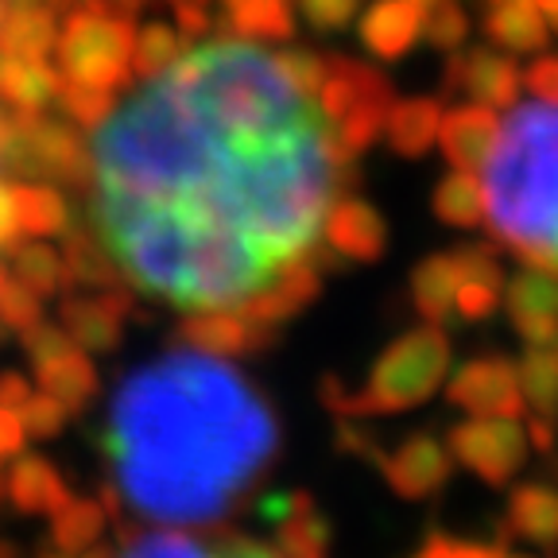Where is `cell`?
Masks as SVG:
<instances>
[{"label": "cell", "instance_id": "cell-1", "mask_svg": "<svg viewBox=\"0 0 558 558\" xmlns=\"http://www.w3.org/2000/svg\"><path fill=\"white\" fill-rule=\"evenodd\" d=\"M89 233L140 295L244 314L323 260L349 156L276 54L221 35L89 129Z\"/></svg>", "mask_w": 558, "mask_h": 558}, {"label": "cell", "instance_id": "cell-2", "mask_svg": "<svg viewBox=\"0 0 558 558\" xmlns=\"http://www.w3.org/2000/svg\"><path fill=\"white\" fill-rule=\"evenodd\" d=\"M117 497L151 523L229 515L279 453V423L233 357L167 349L117 384L101 427Z\"/></svg>", "mask_w": 558, "mask_h": 558}, {"label": "cell", "instance_id": "cell-3", "mask_svg": "<svg viewBox=\"0 0 558 558\" xmlns=\"http://www.w3.org/2000/svg\"><path fill=\"white\" fill-rule=\"evenodd\" d=\"M488 233L558 276V101H523L500 121L481 163Z\"/></svg>", "mask_w": 558, "mask_h": 558}, {"label": "cell", "instance_id": "cell-4", "mask_svg": "<svg viewBox=\"0 0 558 558\" xmlns=\"http://www.w3.org/2000/svg\"><path fill=\"white\" fill-rule=\"evenodd\" d=\"M453 349L442 326L427 323L418 330H408L384 349L380 357L368 368V380L361 392L345 388V384H323V400L341 418H368V415H400L418 403H427L430 396L446 384L450 373Z\"/></svg>", "mask_w": 558, "mask_h": 558}, {"label": "cell", "instance_id": "cell-5", "mask_svg": "<svg viewBox=\"0 0 558 558\" xmlns=\"http://www.w3.org/2000/svg\"><path fill=\"white\" fill-rule=\"evenodd\" d=\"M132 39H136L132 16L97 9L86 0L78 12L62 20L59 35H54V59H59L62 82L117 97L132 82Z\"/></svg>", "mask_w": 558, "mask_h": 558}, {"label": "cell", "instance_id": "cell-6", "mask_svg": "<svg viewBox=\"0 0 558 558\" xmlns=\"http://www.w3.org/2000/svg\"><path fill=\"white\" fill-rule=\"evenodd\" d=\"M0 163L12 174L39 179V183L86 186L89 179V144L82 140L78 124L66 117L54 121L47 113H12L0 132Z\"/></svg>", "mask_w": 558, "mask_h": 558}, {"label": "cell", "instance_id": "cell-7", "mask_svg": "<svg viewBox=\"0 0 558 558\" xmlns=\"http://www.w3.org/2000/svg\"><path fill=\"white\" fill-rule=\"evenodd\" d=\"M388 105H392V82L384 78L373 62L345 59V54L326 59L318 109L326 113L333 136L349 156L373 148V140L384 129V117H388Z\"/></svg>", "mask_w": 558, "mask_h": 558}, {"label": "cell", "instance_id": "cell-8", "mask_svg": "<svg viewBox=\"0 0 558 558\" xmlns=\"http://www.w3.org/2000/svg\"><path fill=\"white\" fill-rule=\"evenodd\" d=\"M453 465H465L485 485H508L527 465V427L508 415H470L446 438Z\"/></svg>", "mask_w": 558, "mask_h": 558}, {"label": "cell", "instance_id": "cell-9", "mask_svg": "<svg viewBox=\"0 0 558 558\" xmlns=\"http://www.w3.org/2000/svg\"><path fill=\"white\" fill-rule=\"evenodd\" d=\"M109 558H283L276 543L236 532H194L179 523H159L151 532H129Z\"/></svg>", "mask_w": 558, "mask_h": 558}, {"label": "cell", "instance_id": "cell-10", "mask_svg": "<svg viewBox=\"0 0 558 558\" xmlns=\"http://www.w3.org/2000/svg\"><path fill=\"white\" fill-rule=\"evenodd\" d=\"M446 400L462 408L465 415H508L520 418L527 411L520 392L515 361L485 353V357L465 361L458 373L446 380Z\"/></svg>", "mask_w": 558, "mask_h": 558}, {"label": "cell", "instance_id": "cell-11", "mask_svg": "<svg viewBox=\"0 0 558 558\" xmlns=\"http://www.w3.org/2000/svg\"><path fill=\"white\" fill-rule=\"evenodd\" d=\"M380 465L384 481L396 497L403 500H427L438 488H446L453 473V453L435 435H411L396 442L392 450H376L373 458Z\"/></svg>", "mask_w": 558, "mask_h": 558}, {"label": "cell", "instance_id": "cell-12", "mask_svg": "<svg viewBox=\"0 0 558 558\" xmlns=\"http://www.w3.org/2000/svg\"><path fill=\"white\" fill-rule=\"evenodd\" d=\"M520 89L523 78L515 62L488 47H470L465 54H453L446 62L442 94H465L470 101L488 105V109H512Z\"/></svg>", "mask_w": 558, "mask_h": 558}, {"label": "cell", "instance_id": "cell-13", "mask_svg": "<svg viewBox=\"0 0 558 558\" xmlns=\"http://www.w3.org/2000/svg\"><path fill=\"white\" fill-rule=\"evenodd\" d=\"M508 318L527 345H558V276L543 268H527L508 283Z\"/></svg>", "mask_w": 558, "mask_h": 558}, {"label": "cell", "instance_id": "cell-14", "mask_svg": "<svg viewBox=\"0 0 558 558\" xmlns=\"http://www.w3.org/2000/svg\"><path fill=\"white\" fill-rule=\"evenodd\" d=\"M323 248H330L341 260L373 264L388 248V221L365 198H338L326 214Z\"/></svg>", "mask_w": 558, "mask_h": 558}, {"label": "cell", "instance_id": "cell-15", "mask_svg": "<svg viewBox=\"0 0 558 558\" xmlns=\"http://www.w3.org/2000/svg\"><path fill=\"white\" fill-rule=\"evenodd\" d=\"M59 326L86 353H109L124 333V295L121 291H97V295L62 299Z\"/></svg>", "mask_w": 558, "mask_h": 558}, {"label": "cell", "instance_id": "cell-16", "mask_svg": "<svg viewBox=\"0 0 558 558\" xmlns=\"http://www.w3.org/2000/svg\"><path fill=\"white\" fill-rule=\"evenodd\" d=\"M497 109L488 105H458V109H446L442 121H438V148H442L446 163L462 167V171H481L493 140H497Z\"/></svg>", "mask_w": 558, "mask_h": 558}, {"label": "cell", "instance_id": "cell-17", "mask_svg": "<svg viewBox=\"0 0 558 558\" xmlns=\"http://www.w3.org/2000/svg\"><path fill=\"white\" fill-rule=\"evenodd\" d=\"M268 523L276 527V547L283 558H326L330 550V527L318 515L306 493H288L268 505Z\"/></svg>", "mask_w": 558, "mask_h": 558}, {"label": "cell", "instance_id": "cell-18", "mask_svg": "<svg viewBox=\"0 0 558 558\" xmlns=\"http://www.w3.org/2000/svg\"><path fill=\"white\" fill-rule=\"evenodd\" d=\"M423 9L411 0H373L361 16V44L380 62H396L418 44Z\"/></svg>", "mask_w": 558, "mask_h": 558}, {"label": "cell", "instance_id": "cell-19", "mask_svg": "<svg viewBox=\"0 0 558 558\" xmlns=\"http://www.w3.org/2000/svg\"><path fill=\"white\" fill-rule=\"evenodd\" d=\"M179 333L186 338V345L218 353V357H241L271 338L236 311H186Z\"/></svg>", "mask_w": 558, "mask_h": 558}, {"label": "cell", "instance_id": "cell-20", "mask_svg": "<svg viewBox=\"0 0 558 558\" xmlns=\"http://www.w3.org/2000/svg\"><path fill=\"white\" fill-rule=\"evenodd\" d=\"M62 74L47 59H16L0 51V105L12 113H44L54 105Z\"/></svg>", "mask_w": 558, "mask_h": 558}, {"label": "cell", "instance_id": "cell-21", "mask_svg": "<svg viewBox=\"0 0 558 558\" xmlns=\"http://www.w3.org/2000/svg\"><path fill=\"white\" fill-rule=\"evenodd\" d=\"M438 121H442V101L438 97H403V101L388 105L380 132L396 156L418 159L435 148Z\"/></svg>", "mask_w": 558, "mask_h": 558}, {"label": "cell", "instance_id": "cell-22", "mask_svg": "<svg viewBox=\"0 0 558 558\" xmlns=\"http://www.w3.org/2000/svg\"><path fill=\"white\" fill-rule=\"evenodd\" d=\"M59 20L44 0H12L0 20V51L16 59H47L54 51Z\"/></svg>", "mask_w": 558, "mask_h": 558}, {"label": "cell", "instance_id": "cell-23", "mask_svg": "<svg viewBox=\"0 0 558 558\" xmlns=\"http://www.w3.org/2000/svg\"><path fill=\"white\" fill-rule=\"evenodd\" d=\"M4 497L27 515H51L70 500V488L62 473L54 470L47 458H20L9 473H4Z\"/></svg>", "mask_w": 558, "mask_h": 558}, {"label": "cell", "instance_id": "cell-24", "mask_svg": "<svg viewBox=\"0 0 558 558\" xmlns=\"http://www.w3.org/2000/svg\"><path fill=\"white\" fill-rule=\"evenodd\" d=\"M485 35L512 54L543 51L550 39L547 16L532 0H485Z\"/></svg>", "mask_w": 558, "mask_h": 558}, {"label": "cell", "instance_id": "cell-25", "mask_svg": "<svg viewBox=\"0 0 558 558\" xmlns=\"http://www.w3.org/2000/svg\"><path fill=\"white\" fill-rule=\"evenodd\" d=\"M35 380H39V392L54 396L66 411H82L97 392L94 361H89V353L78 345L62 349L51 361L35 365Z\"/></svg>", "mask_w": 558, "mask_h": 558}, {"label": "cell", "instance_id": "cell-26", "mask_svg": "<svg viewBox=\"0 0 558 558\" xmlns=\"http://www.w3.org/2000/svg\"><path fill=\"white\" fill-rule=\"evenodd\" d=\"M462 283V264L453 253H435L411 271V303L427 323L442 326L453 318V291Z\"/></svg>", "mask_w": 558, "mask_h": 558}, {"label": "cell", "instance_id": "cell-27", "mask_svg": "<svg viewBox=\"0 0 558 558\" xmlns=\"http://www.w3.org/2000/svg\"><path fill=\"white\" fill-rule=\"evenodd\" d=\"M9 194L20 236H54L70 229V209L62 191L32 179V183H9Z\"/></svg>", "mask_w": 558, "mask_h": 558}, {"label": "cell", "instance_id": "cell-28", "mask_svg": "<svg viewBox=\"0 0 558 558\" xmlns=\"http://www.w3.org/2000/svg\"><path fill=\"white\" fill-rule=\"evenodd\" d=\"M508 527L535 547H558V488L520 485L508 497Z\"/></svg>", "mask_w": 558, "mask_h": 558}, {"label": "cell", "instance_id": "cell-29", "mask_svg": "<svg viewBox=\"0 0 558 558\" xmlns=\"http://www.w3.org/2000/svg\"><path fill=\"white\" fill-rule=\"evenodd\" d=\"M221 35H236V39H291L295 35V4L291 0H229Z\"/></svg>", "mask_w": 558, "mask_h": 558}, {"label": "cell", "instance_id": "cell-30", "mask_svg": "<svg viewBox=\"0 0 558 558\" xmlns=\"http://www.w3.org/2000/svg\"><path fill=\"white\" fill-rule=\"evenodd\" d=\"M16 283H24L27 291H35L39 299L47 295H62L70 279V268L62 260V253L54 244H47V236H32L27 244H12V271H9Z\"/></svg>", "mask_w": 558, "mask_h": 558}, {"label": "cell", "instance_id": "cell-31", "mask_svg": "<svg viewBox=\"0 0 558 558\" xmlns=\"http://www.w3.org/2000/svg\"><path fill=\"white\" fill-rule=\"evenodd\" d=\"M430 209L442 226L453 229H477L485 221V194H481L477 171H462L450 167V174H442V183L430 194Z\"/></svg>", "mask_w": 558, "mask_h": 558}, {"label": "cell", "instance_id": "cell-32", "mask_svg": "<svg viewBox=\"0 0 558 558\" xmlns=\"http://www.w3.org/2000/svg\"><path fill=\"white\" fill-rule=\"evenodd\" d=\"M109 512H105L101 500L89 497H70L59 512H51V539L59 547V555L78 558L86 550H94V543L101 539Z\"/></svg>", "mask_w": 558, "mask_h": 558}, {"label": "cell", "instance_id": "cell-33", "mask_svg": "<svg viewBox=\"0 0 558 558\" xmlns=\"http://www.w3.org/2000/svg\"><path fill=\"white\" fill-rule=\"evenodd\" d=\"M515 376H520L523 403H527L535 415H555L558 411V349L532 345L523 353V361H515Z\"/></svg>", "mask_w": 558, "mask_h": 558}, {"label": "cell", "instance_id": "cell-34", "mask_svg": "<svg viewBox=\"0 0 558 558\" xmlns=\"http://www.w3.org/2000/svg\"><path fill=\"white\" fill-rule=\"evenodd\" d=\"M183 32H174L171 24H148L132 39V78H156L183 54Z\"/></svg>", "mask_w": 558, "mask_h": 558}, {"label": "cell", "instance_id": "cell-35", "mask_svg": "<svg viewBox=\"0 0 558 558\" xmlns=\"http://www.w3.org/2000/svg\"><path fill=\"white\" fill-rule=\"evenodd\" d=\"M62 260L70 268L74 283H97V288H109L113 283V264L105 256V248L94 241V233H70L66 229V248H62Z\"/></svg>", "mask_w": 558, "mask_h": 558}, {"label": "cell", "instance_id": "cell-36", "mask_svg": "<svg viewBox=\"0 0 558 558\" xmlns=\"http://www.w3.org/2000/svg\"><path fill=\"white\" fill-rule=\"evenodd\" d=\"M470 35V16L458 0H430L423 9V39L438 51H458Z\"/></svg>", "mask_w": 558, "mask_h": 558}, {"label": "cell", "instance_id": "cell-37", "mask_svg": "<svg viewBox=\"0 0 558 558\" xmlns=\"http://www.w3.org/2000/svg\"><path fill=\"white\" fill-rule=\"evenodd\" d=\"M54 105H59V113L66 117L70 124H78V129H94V124H101L105 117H109V109H113V94H101V89L62 82L59 94H54Z\"/></svg>", "mask_w": 558, "mask_h": 558}, {"label": "cell", "instance_id": "cell-38", "mask_svg": "<svg viewBox=\"0 0 558 558\" xmlns=\"http://www.w3.org/2000/svg\"><path fill=\"white\" fill-rule=\"evenodd\" d=\"M500 295H505V291H500L497 279L462 276V283L453 291V318H462V323H485L488 314H497Z\"/></svg>", "mask_w": 558, "mask_h": 558}, {"label": "cell", "instance_id": "cell-39", "mask_svg": "<svg viewBox=\"0 0 558 558\" xmlns=\"http://www.w3.org/2000/svg\"><path fill=\"white\" fill-rule=\"evenodd\" d=\"M39 318H44V299L35 295V291H27L24 283H16L12 276L4 279V288H0V326L24 333Z\"/></svg>", "mask_w": 558, "mask_h": 558}, {"label": "cell", "instance_id": "cell-40", "mask_svg": "<svg viewBox=\"0 0 558 558\" xmlns=\"http://www.w3.org/2000/svg\"><path fill=\"white\" fill-rule=\"evenodd\" d=\"M16 415H20V423H24V430L32 438H54L62 427H66V415L70 411L62 408L54 396H47V392H32L24 403L16 408Z\"/></svg>", "mask_w": 558, "mask_h": 558}, {"label": "cell", "instance_id": "cell-41", "mask_svg": "<svg viewBox=\"0 0 558 558\" xmlns=\"http://www.w3.org/2000/svg\"><path fill=\"white\" fill-rule=\"evenodd\" d=\"M276 59H279V66L288 70V78L295 82L303 94L318 97V86H323V78H326V59H323V54L291 47V51H279Z\"/></svg>", "mask_w": 558, "mask_h": 558}, {"label": "cell", "instance_id": "cell-42", "mask_svg": "<svg viewBox=\"0 0 558 558\" xmlns=\"http://www.w3.org/2000/svg\"><path fill=\"white\" fill-rule=\"evenodd\" d=\"M361 0H299V12L314 32H341L349 20L357 16Z\"/></svg>", "mask_w": 558, "mask_h": 558}, {"label": "cell", "instance_id": "cell-43", "mask_svg": "<svg viewBox=\"0 0 558 558\" xmlns=\"http://www.w3.org/2000/svg\"><path fill=\"white\" fill-rule=\"evenodd\" d=\"M415 558H515V555H505V550H493V547H481V543L453 539V535H430V539L415 550Z\"/></svg>", "mask_w": 558, "mask_h": 558}, {"label": "cell", "instance_id": "cell-44", "mask_svg": "<svg viewBox=\"0 0 558 558\" xmlns=\"http://www.w3.org/2000/svg\"><path fill=\"white\" fill-rule=\"evenodd\" d=\"M520 78H523V86L539 97V101H558V59H555V54L532 62V66L523 70Z\"/></svg>", "mask_w": 558, "mask_h": 558}, {"label": "cell", "instance_id": "cell-45", "mask_svg": "<svg viewBox=\"0 0 558 558\" xmlns=\"http://www.w3.org/2000/svg\"><path fill=\"white\" fill-rule=\"evenodd\" d=\"M24 442H27V430H24V423H20L16 408H4V403H0V462H4V458H16V453L24 450Z\"/></svg>", "mask_w": 558, "mask_h": 558}, {"label": "cell", "instance_id": "cell-46", "mask_svg": "<svg viewBox=\"0 0 558 558\" xmlns=\"http://www.w3.org/2000/svg\"><path fill=\"white\" fill-rule=\"evenodd\" d=\"M174 20L186 32V39L209 32V16L202 12V0H174Z\"/></svg>", "mask_w": 558, "mask_h": 558}, {"label": "cell", "instance_id": "cell-47", "mask_svg": "<svg viewBox=\"0 0 558 558\" xmlns=\"http://www.w3.org/2000/svg\"><path fill=\"white\" fill-rule=\"evenodd\" d=\"M35 388L20 373H0V403H4V408H20Z\"/></svg>", "mask_w": 558, "mask_h": 558}, {"label": "cell", "instance_id": "cell-48", "mask_svg": "<svg viewBox=\"0 0 558 558\" xmlns=\"http://www.w3.org/2000/svg\"><path fill=\"white\" fill-rule=\"evenodd\" d=\"M20 236L16 229V218H12V194H9V183L0 179V248H12Z\"/></svg>", "mask_w": 558, "mask_h": 558}, {"label": "cell", "instance_id": "cell-49", "mask_svg": "<svg viewBox=\"0 0 558 558\" xmlns=\"http://www.w3.org/2000/svg\"><path fill=\"white\" fill-rule=\"evenodd\" d=\"M532 4L550 20V24H558V0H532Z\"/></svg>", "mask_w": 558, "mask_h": 558}, {"label": "cell", "instance_id": "cell-50", "mask_svg": "<svg viewBox=\"0 0 558 558\" xmlns=\"http://www.w3.org/2000/svg\"><path fill=\"white\" fill-rule=\"evenodd\" d=\"M0 558H16V550H12L9 543H0Z\"/></svg>", "mask_w": 558, "mask_h": 558}, {"label": "cell", "instance_id": "cell-51", "mask_svg": "<svg viewBox=\"0 0 558 558\" xmlns=\"http://www.w3.org/2000/svg\"><path fill=\"white\" fill-rule=\"evenodd\" d=\"M4 12H9V0H0V20H4Z\"/></svg>", "mask_w": 558, "mask_h": 558}, {"label": "cell", "instance_id": "cell-52", "mask_svg": "<svg viewBox=\"0 0 558 558\" xmlns=\"http://www.w3.org/2000/svg\"><path fill=\"white\" fill-rule=\"evenodd\" d=\"M0 500H4V470H0Z\"/></svg>", "mask_w": 558, "mask_h": 558}, {"label": "cell", "instance_id": "cell-53", "mask_svg": "<svg viewBox=\"0 0 558 558\" xmlns=\"http://www.w3.org/2000/svg\"><path fill=\"white\" fill-rule=\"evenodd\" d=\"M411 4H418V9H427V4H430V0H411Z\"/></svg>", "mask_w": 558, "mask_h": 558}, {"label": "cell", "instance_id": "cell-54", "mask_svg": "<svg viewBox=\"0 0 558 558\" xmlns=\"http://www.w3.org/2000/svg\"><path fill=\"white\" fill-rule=\"evenodd\" d=\"M4 279H9V271H4V268H0V288H4Z\"/></svg>", "mask_w": 558, "mask_h": 558}, {"label": "cell", "instance_id": "cell-55", "mask_svg": "<svg viewBox=\"0 0 558 558\" xmlns=\"http://www.w3.org/2000/svg\"><path fill=\"white\" fill-rule=\"evenodd\" d=\"M47 558H70V555H47Z\"/></svg>", "mask_w": 558, "mask_h": 558}]
</instances>
